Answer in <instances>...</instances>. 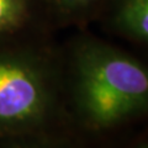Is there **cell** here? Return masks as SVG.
<instances>
[{
	"instance_id": "2",
	"label": "cell",
	"mask_w": 148,
	"mask_h": 148,
	"mask_svg": "<svg viewBox=\"0 0 148 148\" xmlns=\"http://www.w3.org/2000/svg\"><path fill=\"white\" fill-rule=\"evenodd\" d=\"M67 128L62 78L34 56H0V141Z\"/></svg>"
},
{
	"instance_id": "5",
	"label": "cell",
	"mask_w": 148,
	"mask_h": 148,
	"mask_svg": "<svg viewBox=\"0 0 148 148\" xmlns=\"http://www.w3.org/2000/svg\"><path fill=\"white\" fill-rule=\"evenodd\" d=\"M21 15V0H0V31H5L16 26Z\"/></svg>"
},
{
	"instance_id": "1",
	"label": "cell",
	"mask_w": 148,
	"mask_h": 148,
	"mask_svg": "<svg viewBox=\"0 0 148 148\" xmlns=\"http://www.w3.org/2000/svg\"><path fill=\"white\" fill-rule=\"evenodd\" d=\"M63 92L71 127L82 138H104L148 120V66L104 41L77 45Z\"/></svg>"
},
{
	"instance_id": "4",
	"label": "cell",
	"mask_w": 148,
	"mask_h": 148,
	"mask_svg": "<svg viewBox=\"0 0 148 148\" xmlns=\"http://www.w3.org/2000/svg\"><path fill=\"white\" fill-rule=\"evenodd\" d=\"M84 143V138L67 128L4 140L0 148H85Z\"/></svg>"
},
{
	"instance_id": "3",
	"label": "cell",
	"mask_w": 148,
	"mask_h": 148,
	"mask_svg": "<svg viewBox=\"0 0 148 148\" xmlns=\"http://www.w3.org/2000/svg\"><path fill=\"white\" fill-rule=\"evenodd\" d=\"M110 22L122 36L148 46V0H119Z\"/></svg>"
},
{
	"instance_id": "6",
	"label": "cell",
	"mask_w": 148,
	"mask_h": 148,
	"mask_svg": "<svg viewBox=\"0 0 148 148\" xmlns=\"http://www.w3.org/2000/svg\"><path fill=\"white\" fill-rule=\"evenodd\" d=\"M99 0H62V3L73 10H85L88 8L94 6Z\"/></svg>"
},
{
	"instance_id": "7",
	"label": "cell",
	"mask_w": 148,
	"mask_h": 148,
	"mask_svg": "<svg viewBox=\"0 0 148 148\" xmlns=\"http://www.w3.org/2000/svg\"><path fill=\"white\" fill-rule=\"evenodd\" d=\"M123 148H148V128L142 131Z\"/></svg>"
}]
</instances>
